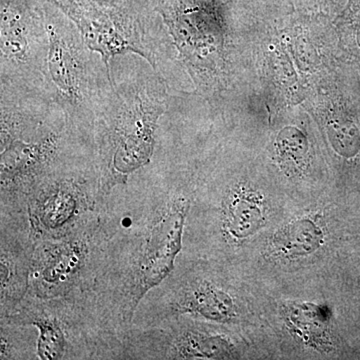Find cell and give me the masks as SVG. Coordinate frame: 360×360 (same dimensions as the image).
<instances>
[{
	"mask_svg": "<svg viewBox=\"0 0 360 360\" xmlns=\"http://www.w3.org/2000/svg\"><path fill=\"white\" fill-rule=\"evenodd\" d=\"M110 77L112 86L97 113L92 136L103 188L124 181L148 165L169 106L167 82L142 56H115Z\"/></svg>",
	"mask_w": 360,
	"mask_h": 360,
	"instance_id": "1",
	"label": "cell"
},
{
	"mask_svg": "<svg viewBox=\"0 0 360 360\" xmlns=\"http://www.w3.org/2000/svg\"><path fill=\"white\" fill-rule=\"evenodd\" d=\"M44 14L49 37L45 92L63 108L71 127L92 144L97 113L112 86L110 70L51 0H44Z\"/></svg>",
	"mask_w": 360,
	"mask_h": 360,
	"instance_id": "2",
	"label": "cell"
},
{
	"mask_svg": "<svg viewBox=\"0 0 360 360\" xmlns=\"http://www.w3.org/2000/svg\"><path fill=\"white\" fill-rule=\"evenodd\" d=\"M73 21L91 51L110 60L122 54L146 58L165 78L167 27L149 0H51Z\"/></svg>",
	"mask_w": 360,
	"mask_h": 360,
	"instance_id": "3",
	"label": "cell"
},
{
	"mask_svg": "<svg viewBox=\"0 0 360 360\" xmlns=\"http://www.w3.org/2000/svg\"><path fill=\"white\" fill-rule=\"evenodd\" d=\"M44 1L0 0V89L46 94Z\"/></svg>",
	"mask_w": 360,
	"mask_h": 360,
	"instance_id": "4",
	"label": "cell"
},
{
	"mask_svg": "<svg viewBox=\"0 0 360 360\" xmlns=\"http://www.w3.org/2000/svg\"><path fill=\"white\" fill-rule=\"evenodd\" d=\"M89 229H84V224L60 238L44 239L35 250L30 262L28 288L34 298L65 297L77 288L92 264V252L96 250Z\"/></svg>",
	"mask_w": 360,
	"mask_h": 360,
	"instance_id": "5",
	"label": "cell"
},
{
	"mask_svg": "<svg viewBox=\"0 0 360 360\" xmlns=\"http://www.w3.org/2000/svg\"><path fill=\"white\" fill-rule=\"evenodd\" d=\"M46 302L26 303L18 311L23 322L32 324L39 330L37 355L40 359H75V343L73 340L72 328L60 315V309L54 298V309L51 300Z\"/></svg>",
	"mask_w": 360,
	"mask_h": 360,
	"instance_id": "6",
	"label": "cell"
},
{
	"mask_svg": "<svg viewBox=\"0 0 360 360\" xmlns=\"http://www.w3.org/2000/svg\"><path fill=\"white\" fill-rule=\"evenodd\" d=\"M160 347L165 348L151 354L150 359H224L229 345L219 336L188 333L177 336L167 345L150 348L146 355Z\"/></svg>",
	"mask_w": 360,
	"mask_h": 360,
	"instance_id": "7",
	"label": "cell"
},
{
	"mask_svg": "<svg viewBox=\"0 0 360 360\" xmlns=\"http://www.w3.org/2000/svg\"><path fill=\"white\" fill-rule=\"evenodd\" d=\"M32 257L23 255L20 250H9L1 245V307L11 310L20 304L30 288V272Z\"/></svg>",
	"mask_w": 360,
	"mask_h": 360,
	"instance_id": "8",
	"label": "cell"
},
{
	"mask_svg": "<svg viewBox=\"0 0 360 360\" xmlns=\"http://www.w3.org/2000/svg\"><path fill=\"white\" fill-rule=\"evenodd\" d=\"M177 309L180 312H191L224 321L231 315L232 303L231 297L224 291L210 285H201L182 296L181 300L177 302Z\"/></svg>",
	"mask_w": 360,
	"mask_h": 360,
	"instance_id": "9",
	"label": "cell"
},
{
	"mask_svg": "<svg viewBox=\"0 0 360 360\" xmlns=\"http://www.w3.org/2000/svg\"><path fill=\"white\" fill-rule=\"evenodd\" d=\"M231 233L238 238L248 236L257 229L262 222V214L257 206L245 200H236L231 206Z\"/></svg>",
	"mask_w": 360,
	"mask_h": 360,
	"instance_id": "10",
	"label": "cell"
},
{
	"mask_svg": "<svg viewBox=\"0 0 360 360\" xmlns=\"http://www.w3.org/2000/svg\"><path fill=\"white\" fill-rule=\"evenodd\" d=\"M278 141V150L283 160L300 165L307 150V141L302 134L296 129H291V131L284 129Z\"/></svg>",
	"mask_w": 360,
	"mask_h": 360,
	"instance_id": "11",
	"label": "cell"
}]
</instances>
